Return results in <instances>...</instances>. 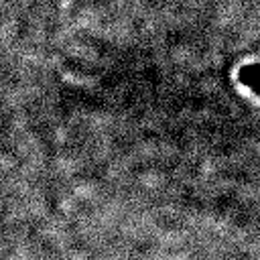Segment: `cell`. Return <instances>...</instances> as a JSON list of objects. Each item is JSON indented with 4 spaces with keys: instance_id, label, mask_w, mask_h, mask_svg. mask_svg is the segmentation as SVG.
Returning a JSON list of instances; mask_svg holds the SVG:
<instances>
[{
    "instance_id": "1",
    "label": "cell",
    "mask_w": 260,
    "mask_h": 260,
    "mask_svg": "<svg viewBox=\"0 0 260 260\" xmlns=\"http://www.w3.org/2000/svg\"><path fill=\"white\" fill-rule=\"evenodd\" d=\"M240 81L250 85L256 93H260V65H248L240 69Z\"/></svg>"
}]
</instances>
